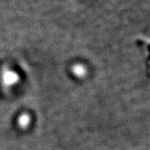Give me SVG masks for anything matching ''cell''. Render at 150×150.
I'll list each match as a JSON object with an SVG mask.
<instances>
[{
	"label": "cell",
	"instance_id": "cell-1",
	"mask_svg": "<svg viewBox=\"0 0 150 150\" xmlns=\"http://www.w3.org/2000/svg\"><path fill=\"white\" fill-rule=\"evenodd\" d=\"M137 43L144 54L147 75L149 76V78H150V38H139L137 41Z\"/></svg>",
	"mask_w": 150,
	"mask_h": 150
}]
</instances>
